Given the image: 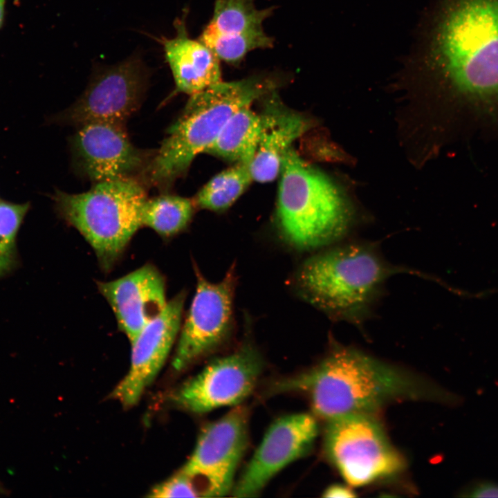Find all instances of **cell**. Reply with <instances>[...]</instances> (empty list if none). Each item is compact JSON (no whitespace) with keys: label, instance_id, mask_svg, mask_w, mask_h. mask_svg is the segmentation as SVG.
Segmentation results:
<instances>
[{"label":"cell","instance_id":"cell-1","mask_svg":"<svg viewBox=\"0 0 498 498\" xmlns=\"http://www.w3.org/2000/svg\"><path fill=\"white\" fill-rule=\"evenodd\" d=\"M270 393L303 394L313 415L326 422L348 414H374L395 402L426 400L454 407L463 400L414 372L342 346L311 368L276 381Z\"/></svg>","mask_w":498,"mask_h":498},{"label":"cell","instance_id":"cell-2","mask_svg":"<svg viewBox=\"0 0 498 498\" xmlns=\"http://www.w3.org/2000/svg\"><path fill=\"white\" fill-rule=\"evenodd\" d=\"M414 61L449 89L498 109V0H436Z\"/></svg>","mask_w":498,"mask_h":498},{"label":"cell","instance_id":"cell-3","mask_svg":"<svg viewBox=\"0 0 498 498\" xmlns=\"http://www.w3.org/2000/svg\"><path fill=\"white\" fill-rule=\"evenodd\" d=\"M278 83L270 76L254 75L221 81L190 95L142 174V181L167 191L187 172L195 157L205 153L234 112L275 90Z\"/></svg>","mask_w":498,"mask_h":498},{"label":"cell","instance_id":"cell-4","mask_svg":"<svg viewBox=\"0 0 498 498\" xmlns=\"http://www.w3.org/2000/svg\"><path fill=\"white\" fill-rule=\"evenodd\" d=\"M279 176L277 220L290 245L311 250L345 234L352 219L350 205L339 189L293 147L284 157Z\"/></svg>","mask_w":498,"mask_h":498},{"label":"cell","instance_id":"cell-5","mask_svg":"<svg viewBox=\"0 0 498 498\" xmlns=\"http://www.w3.org/2000/svg\"><path fill=\"white\" fill-rule=\"evenodd\" d=\"M394 271L371 246L353 243L309 258L300 267L297 280L315 306L337 318L358 321Z\"/></svg>","mask_w":498,"mask_h":498},{"label":"cell","instance_id":"cell-6","mask_svg":"<svg viewBox=\"0 0 498 498\" xmlns=\"http://www.w3.org/2000/svg\"><path fill=\"white\" fill-rule=\"evenodd\" d=\"M147 199L144 183L138 178L98 182L80 194L57 190L53 197L59 216L81 233L105 270L142 226Z\"/></svg>","mask_w":498,"mask_h":498},{"label":"cell","instance_id":"cell-7","mask_svg":"<svg viewBox=\"0 0 498 498\" xmlns=\"http://www.w3.org/2000/svg\"><path fill=\"white\" fill-rule=\"evenodd\" d=\"M323 450L350 486H364L400 474L405 461L371 414H348L326 421Z\"/></svg>","mask_w":498,"mask_h":498},{"label":"cell","instance_id":"cell-8","mask_svg":"<svg viewBox=\"0 0 498 498\" xmlns=\"http://www.w3.org/2000/svg\"><path fill=\"white\" fill-rule=\"evenodd\" d=\"M248 409L237 405L201 431L181 470L195 482L201 497H220L231 492L248 444Z\"/></svg>","mask_w":498,"mask_h":498},{"label":"cell","instance_id":"cell-9","mask_svg":"<svg viewBox=\"0 0 498 498\" xmlns=\"http://www.w3.org/2000/svg\"><path fill=\"white\" fill-rule=\"evenodd\" d=\"M149 73L138 55L95 71L83 94L57 116L78 127L92 122L124 125L138 111L148 87Z\"/></svg>","mask_w":498,"mask_h":498},{"label":"cell","instance_id":"cell-10","mask_svg":"<svg viewBox=\"0 0 498 498\" xmlns=\"http://www.w3.org/2000/svg\"><path fill=\"white\" fill-rule=\"evenodd\" d=\"M263 370L257 350L244 346L210 362L172 394V400L188 412L203 414L237 406L255 389Z\"/></svg>","mask_w":498,"mask_h":498},{"label":"cell","instance_id":"cell-11","mask_svg":"<svg viewBox=\"0 0 498 498\" xmlns=\"http://www.w3.org/2000/svg\"><path fill=\"white\" fill-rule=\"evenodd\" d=\"M196 288L181 329L172 365L181 371L223 342L232 324L235 285L233 270L219 282L212 283L198 270Z\"/></svg>","mask_w":498,"mask_h":498},{"label":"cell","instance_id":"cell-12","mask_svg":"<svg viewBox=\"0 0 498 498\" xmlns=\"http://www.w3.org/2000/svg\"><path fill=\"white\" fill-rule=\"evenodd\" d=\"M77 127L71 140L74 163L93 183L141 176L154 156L155 151L131 142L123 124L92 122Z\"/></svg>","mask_w":498,"mask_h":498},{"label":"cell","instance_id":"cell-13","mask_svg":"<svg viewBox=\"0 0 498 498\" xmlns=\"http://www.w3.org/2000/svg\"><path fill=\"white\" fill-rule=\"evenodd\" d=\"M318 432L316 416L311 414L297 413L277 418L268 427L235 481L232 496L259 495L278 472L310 452Z\"/></svg>","mask_w":498,"mask_h":498},{"label":"cell","instance_id":"cell-14","mask_svg":"<svg viewBox=\"0 0 498 498\" xmlns=\"http://www.w3.org/2000/svg\"><path fill=\"white\" fill-rule=\"evenodd\" d=\"M185 299L182 292L167 302L131 344L129 371L111 393L124 407L139 401L163 366L180 331Z\"/></svg>","mask_w":498,"mask_h":498},{"label":"cell","instance_id":"cell-15","mask_svg":"<svg viewBox=\"0 0 498 498\" xmlns=\"http://www.w3.org/2000/svg\"><path fill=\"white\" fill-rule=\"evenodd\" d=\"M272 8L258 9L253 0H216L199 40L220 61L238 64L250 51L268 48L273 39L263 29Z\"/></svg>","mask_w":498,"mask_h":498},{"label":"cell","instance_id":"cell-16","mask_svg":"<svg viewBox=\"0 0 498 498\" xmlns=\"http://www.w3.org/2000/svg\"><path fill=\"white\" fill-rule=\"evenodd\" d=\"M98 288L110 304L120 330L131 344L167 303L165 279L151 264L117 279L98 282Z\"/></svg>","mask_w":498,"mask_h":498},{"label":"cell","instance_id":"cell-17","mask_svg":"<svg viewBox=\"0 0 498 498\" xmlns=\"http://www.w3.org/2000/svg\"><path fill=\"white\" fill-rule=\"evenodd\" d=\"M259 114L260 131L250 163L253 181L268 183L279 175L286 153L311 127V120L284 105L275 90L266 95Z\"/></svg>","mask_w":498,"mask_h":498},{"label":"cell","instance_id":"cell-18","mask_svg":"<svg viewBox=\"0 0 498 498\" xmlns=\"http://www.w3.org/2000/svg\"><path fill=\"white\" fill-rule=\"evenodd\" d=\"M174 27L176 35L160 42L176 90L192 95L222 81L220 60L201 41L190 37L185 15L175 20Z\"/></svg>","mask_w":498,"mask_h":498},{"label":"cell","instance_id":"cell-19","mask_svg":"<svg viewBox=\"0 0 498 498\" xmlns=\"http://www.w3.org/2000/svg\"><path fill=\"white\" fill-rule=\"evenodd\" d=\"M260 131L259 115L250 106L242 107L228 120L205 153L237 163H251Z\"/></svg>","mask_w":498,"mask_h":498},{"label":"cell","instance_id":"cell-20","mask_svg":"<svg viewBox=\"0 0 498 498\" xmlns=\"http://www.w3.org/2000/svg\"><path fill=\"white\" fill-rule=\"evenodd\" d=\"M194 206L189 199L172 194L147 199L142 208V226L149 227L163 237L173 236L187 226Z\"/></svg>","mask_w":498,"mask_h":498},{"label":"cell","instance_id":"cell-21","mask_svg":"<svg viewBox=\"0 0 498 498\" xmlns=\"http://www.w3.org/2000/svg\"><path fill=\"white\" fill-rule=\"evenodd\" d=\"M252 181L250 165L235 163L211 178L197 193L194 203L202 209L224 210L238 199Z\"/></svg>","mask_w":498,"mask_h":498},{"label":"cell","instance_id":"cell-22","mask_svg":"<svg viewBox=\"0 0 498 498\" xmlns=\"http://www.w3.org/2000/svg\"><path fill=\"white\" fill-rule=\"evenodd\" d=\"M28 203H14L0 199V279L17 266V237L28 211Z\"/></svg>","mask_w":498,"mask_h":498},{"label":"cell","instance_id":"cell-23","mask_svg":"<svg viewBox=\"0 0 498 498\" xmlns=\"http://www.w3.org/2000/svg\"><path fill=\"white\" fill-rule=\"evenodd\" d=\"M148 497H201V493L195 482L189 476L180 471L176 475L154 487Z\"/></svg>","mask_w":498,"mask_h":498},{"label":"cell","instance_id":"cell-24","mask_svg":"<svg viewBox=\"0 0 498 498\" xmlns=\"http://www.w3.org/2000/svg\"><path fill=\"white\" fill-rule=\"evenodd\" d=\"M461 497H498V481L488 479H475L458 492Z\"/></svg>","mask_w":498,"mask_h":498},{"label":"cell","instance_id":"cell-25","mask_svg":"<svg viewBox=\"0 0 498 498\" xmlns=\"http://www.w3.org/2000/svg\"><path fill=\"white\" fill-rule=\"evenodd\" d=\"M324 497H353L354 492L348 486L342 484H333L326 488L323 493Z\"/></svg>","mask_w":498,"mask_h":498},{"label":"cell","instance_id":"cell-26","mask_svg":"<svg viewBox=\"0 0 498 498\" xmlns=\"http://www.w3.org/2000/svg\"><path fill=\"white\" fill-rule=\"evenodd\" d=\"M6 1V0H0V28L3 24Z\"/></svg>","mask_w":498,"mask_h":498}]
</instances>
